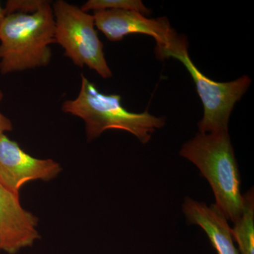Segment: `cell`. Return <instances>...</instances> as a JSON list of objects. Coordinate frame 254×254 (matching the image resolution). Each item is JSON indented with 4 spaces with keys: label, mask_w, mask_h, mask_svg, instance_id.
<instances>
[{
    "label": "cell",
    "mask_w": 254,
    "mask_h": 254,
    "mask_svg": "<svg viewBox=\"0 0 254 254\" xmlns=\"http://www.w3.org/2000/svg\"><path fill=\"white\" fill-rule=\"evenodd\" d=\"M180 155L194 164L213 190L215 208L235 223L245 208L241 175L229 131L198 133Z\"/></svg>",
    "instance_id": "1"
},
{
    "label": "cell",
    "mask_w": 254,
    "mask_h": 254,
    "mask_svg": "<svg viewBox=\"0 0 254 254\" xmlns=\"http://www.w3.org/2000/svg\"><path fill=\"white\" fill-rule=\"evenodd\" d=\"M62 110L83 120L88 141L96 139L107 130L119 129L131 133L146 144L155 130L165 125V118L150 115L148 111H128L123 106L120 95L102 93L83 74L77 97L65 100Z\"/></svg>",
    "instance_id": "2"
},
{
    "label": "cell",
    "mask_w": 254,
    "mask_h": 254,
    "mask_svg": "<svg viewBox=\"0 0 254 254\" xmlns=\"http://www.w3.org/2000/svg\"><path fill=\"white\" fill-rule=\"evenodd\" d=\"M55 43V16L49 1L31 14H6L0 27V73L48 66Z\"/></svg>",
    "instance_id": "3"
},
{
    "label": "cell",
    "mask_w": 254,
    "mask_h": 254,
    "mask_svg": "<svg viewBox=\"0 0 254 254\" xmlns=\"http://www.w3.org/2000/svg\"><path fill=\"white\" fill-rule=\"evenodd\" d=\"M155 53L158 59L173 58L179 60L193 78L204 109L198 125L200 133L228 131L232 110L252 84L250 76L223 83L207 77L190 60L187 38L177 33L165 46H156Z\"/></svg>",
    "instance_id": "4"
},
{
    "label": "cell",
    "mask_w": 254,
    "mask_h": 254,
    "mask_svg": "<svg viewBox=\"0 0 254 254\" xmlns=\"http://www.w3.org/2000/svg\"><path fill=\"white\" fill-rule=\"evenodd\" d=\"M52 7L55 43L64 50V55L78 67L87 66L102 78H111L113 73L105 59L104 46L95 28L93 14L64 0H57Z\"/></svg>",
    "instance_id": "5"
},
{
    "label": "cell",
    "mask_w": 254,
    "mask_h": 254,
    "mask_svg": "<svg viewBox=\"0 0 254 254\" xmlns=\"http://www.w3.org/2000/svg\"><path fill=\"white\" fill-rule=\"evenodd\" d=\"M63 168L53 159H38L28 154L6 134L0 137V184L20 195L21 187L28 182L54 180Z\"/></svg>",
    "instance_id": "6"
},
{
    "label": "cell",
    "mask_w": 254,
    "mask_h": 254,
    "mask_svg": "<svg viewBox=\"0 0 254 254\" xmlns=\"http://www.w3.org/2000/svg\"><path fill=\"white\" fill-rule=\"evenodd\" d=\"M19 195L0 184V251L16 254L41 238L38 219L25 210Z\"/></svg>",
    "instance_id": "7"
},
{
    "label": "cell",
    "mask_w": 254,
    "mask_h": 254,
    "mask_svg": "<svg viewBox=\"0 0 254 254\" xmlns=\"http://www.w3.org/2000/svg\"><path fill=\"white\" fill-rule=\"evenodd\" d=\"M95 24L110 41H122L130 34L153 37L156 46H165L177 33L166 18H148L129 10H107L93 13Z\"/></svg>",
    "instance_id": "8"
},
{
    "label": "cell",
    "mask_w": 254,
    "mask_h": 254,
    "mask_svg": "<svg viewBox=\"0 0 254 254\" xmlns=\"http://www.w3.org/2000/svg\"><path fill=\"white\" fill-rule=\"evenodd\" d=\"M182 211L190 225L203 229L218 254H240L234 245L232 228L214 204L208 206L203 202L186 197Z\"/></svg>",
    "instance_id": "9"
},
{
    "label": "cell",
    "mask_w": 254,
    "mask_h": 254,
    "mask_svg": "<svg viewBox=\"0 0 254 254\" xmlns=\"http://www.w3.org/2000/svg\"><path fill=\"white\" fill-rule=\"evenodd\" d=\"M245 208L232 229L233 240L237 242L240 254H254V194L250 190L244 195Z\"/></svg>",
    "instance_id": "10"
},
{
    "label": "cell",
    "mask_w": 254,
    "mask_h": 254,
    "mask_svg": "<svg viewBox=\"0 0 254 254\" xmlns=\"http://www.w3.org/2000/svg\"><path fill=\"white\" fill-rule=\"evenodd\" d=\"M85 12L107 10H129L148 15L150 11L141 0H88L81 7Z\"/></svg>",
    "instance_id": "11"
},
{
    "label": "cell",
    "mask_w": 254,
    "mask_h": 254,
    "mask_svg": "<svg viewBox=\"0 0 254 254\" xmlns=\"http://www.w3.org/2000/svg\"><path fill=\"white\" fill-rule=\"evenodd\" d=\"M46 0H9L5 4L6 14H31L41 9Z\"/></svg>",
    "instance_id": "12"
},
{
    "label": "cell",
    "mask_w": 254,
    "mask_h": 254,
    "mask_svg": "<svg viewBox=\"0 0 254 254\" xmlns=\"http://www.w3.org/2000/svg\"><path fill=\"white\" fill-rule=\"evenodd\" d=\"M3 97H4V94H3L2 91H0V104L2 101ZM12 130L13 125L11 120L7 117L5 116L0 110V137L4 135L6 132L11 131Z\"/></svg>",
    "instance_id": "13"
},
{
    "label": "cell",
    "mask_w": 254,
    "mask_h": 254,
    "mask_svg": "<svg viewBox=\"0 0 254 254\" xmlns=\"http://www.w3.org/2000/svg\"><path fill=\"white\" fill-rule=\"evenodd\" d=\"M6 16V10H5L4 7L1 6V3H0V27H1V24H2Z\"/></svg>",
    "instance_id": "14"
}]
</instances>
